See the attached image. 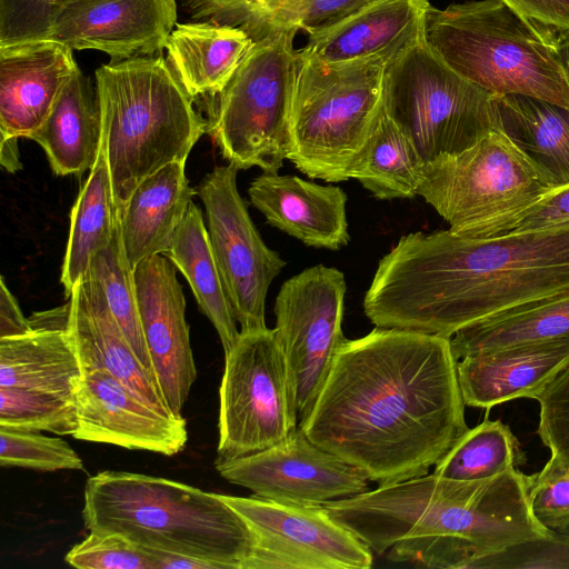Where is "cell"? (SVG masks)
I'll list each match as a JSON object with an SVG mask.
<instances>
[{
	"label": "cell",
	"mask_w": 569,
	"mask_h": 569,
	"mask_svg": "<svg viewBox=\"0 0 569 569\" xmlns=\"http://www.w3.org/2000/svg\"><path fill=\"white\" fill-rule=\"evenodd\" d=\"M267 222L306 246L338 250L348 244L347 194L298 176L263 172L248 189Z\"/></svg>",
	"instance_id": "44dd1931"
},
{
	"label": "cell",
	"mask_w": 569,
	"mask_h": 569,
	"mask_svg": "<svg viewBox=\"0 0 569 569\" xmlns=\"http://www.w3.org/2000/svg\"><path fill=\"white\" fill-rule=\"evenodd\" d=\"M528 500L541 526L569 533V465L551 456L539 472L528 476Z\"/></svg>",
	"instance_id": "74e56055"
},
{
	"label": "cell",
	"mask_w": 569,
	"mask_h": 569,
	"mask_svg": "<svg viewBox=\"0 0 569 569\" xmlns=\"http://www.w3.org/2000/svg\"><path fill=\"white\" fill-rule=\"evenodd\" d=\"M147 550V549H144ZM154 569H218L210 561L160 550H147Z\"/></svg>",
	"instance_id": "bcb514c9"
},
{
	"label": "cell",
	"mask_w": 569,
	"mask_h": 569,
	"mask_svg": "<svg viewBox=\"0 0 569 569\" xmlns=\"http://www.w3.org/2000/svg\"><path fill=\"white\" fill-rule=\"evenodd\" d=\"M345 274L317 264L286 280L274 302L276 332L293 389L299 425L329 376L342 332Z\"/></svg>",
	"instance_id": "7c38bea8"
},
{
	"label": "cell",
	"mask_w": 569,
	"mask_h": 569,
	"mask_svg": "<svg viewBox=\"0 0 569 569\" xmlns=\"http://www.w3.org/2000/svg\"><path fill=\"white\" fill-rule=\"evenodd\" d=\"M194 194L184 162L162 167L134 188L120 211L123 246L133 268L164 254Z\"/></svg>",
	"instance_id": "d4e9b609"
},
{
	"label": "cell",
	"mask_w": 569,
	"mask_h": 569,
	"mask_svg": "<svg viewBox=\"0 0 569 569\" xmlns=\"http://www.w3.org/2000/svg\"><path fill=\"white\" fill-rule=\"evenodd\" d=\"M78 69L72 49L52 39L0 46L1 139L36 131Z\"/></svg>",
	"instance_id": "d6986e66"
},
{
	"label": "cell",
	"mask_w": 569,
	"mask_h": 569,
	"mask_svg": "<svg viewBox=\"0 0 569 569\" xmlns=\"http://www.w3.org/2000/svg\"><path fill=\"white\" fill-rule=\"evenodd\" d=\"M214 468L227 481L279 503L322 506L369 490L361 471L317 446L300 427L273 447L214 460Z\"/></svg>",
	"instance_id": "9a60e30c"
},
{
	"label": "cell",
	"mask_w": 569,
	"mask_h": 569,
	"mask_svg": "<svg viewBox=\"0 0 569 569\" xmlns=\"http://www.w3.org/2000/svg\"><path fill=\"white\" fill-rule=\"evenodd\" d=\"M425 40L447 66L492 96H530L569 109V86L549 30L502 0L430 7Z\"/></svg>",
	"instance_id": "8992f818"
},
{
	"label": "cell",
	"mask_w": 569,
	"mask_h": 569,
	"mask_svg": "<svg viewBox=\"0 0 569 569\" xmlns=\"http://www.w3.org/2000/svg\"><path fill=\"white\" fill-rule=\"evenodd\" d=\"M371 551L383 553L412 538L442 537L482 558L548 536L528 500V476L513 468L483 480L432 473L378 486L322 505Z\"/></svg>",
	"instance_id": "3957f363"
},
{
	"label": "cell",
	"mask_w": 569,
	"mask_h": 569,
	"mask_svg": "<svg viewBox=\"0 0 569 569\" xmlns=\"http://www.w3.org/2000/svg\"><path fill=\"white\" fill-rule=\"evenodd\" d=\"M297 58L288 160L311 179L347 181L382 107L389 60Z\"/></svg>",
	"instance_id": "52a82bcc"
},
{
	"label": "cell",
	"mask_w": 569,
	"mask_h": 569,
	"mask_svg": "<svg viewBox=\"0 0 569 569\" xmlns=\"http://www.w3.org/2000/svg\"><path fill=\"white\" fill-rule=\"evenodd\" d=\"M68 329L77 350L97 357L104 367L142 401L173 416L110 310L101 284L86 276L69 297ZM176 417V416H174Z\"/></svg>",
	"instance_id": "cb8c5ba5"
},
{
	"label": "cell",
	"mask_w": 569,
	"mask_h": 569,
	"mask_svg": "<svg viewBox=\"0 0 569 569\" xmlns=\"http://www.w3.org/2000/svg\"><path fill=\"white\" fill-rule=\"evenodd\" d=\"M216 460L287 440L299 427L286 358L274 329L240 331L224 353Z\"/></svg>",
	"instance_id": "8fae6325"
},
{
	"label": "cell",
	"mask_w": 569,
	"mask_h": 569,
	"mask_svg": "<svg viewBox=\"0 0 569 569\" xmlns=\"http://www.w3.org/2000/svg\"><path fill=\"white\" fill-rule=\"evenodd\" d=\"M565 339H569V291L468 325L450 338V343L459 360L477 352Z\"/></svg>",
	"instance_id": "4dcf8cb0"
},
{
	"label": "cell",
	"mask_w": 569,
	"mask_h": 569,
	"mask_svg": "<svg viewBox=\"0 0 569 569\" xmlns=\"http://www.w3.org/2000/svg\"><path fill=\"white\" fill-rule=\"evenodd\" d=\"M82 519L89 532L117 533L147 550L247 569L254 547L244 519L221 495L142 473L106 470L88 478Z\"/></svg>",
	"instance_id": "277c9868"
},
{
	"label": "cell",
	"mask_w": 569,
	"mask_h": 569,
	"mask_svg": "<svg viewBox=\"0 0 569 569\" xmlns=\"http://www.w3.org/2000/svg\"><path fill=\"white\" fill-rule=\"evenodd\" d=\"M86 276L94 278L101 284L111 312L134 353L153 378L140 322L134 268L123 246L121 217L111 241L96 252Z\"/></svg>",
	"instance_id": "e575fe53"
},
{
	"label": "cell",
	"mask_w": 569,
	"mask_h": 569,
	"mask_svg": "<svg viewBox=\"0 0 569 569\" xmlns=\"http://www.w3.org/2000/svg\"><path fill=\"white\" fill-rule=\"evenodd\" d=\"M78 426L76 399L50 392L0 387V427L73 436Z\"/></svg>",
	"instance_id": "d590c367"
},
{
	"label": "cell",
	"mask_w": 569,
	"mask_h": 569,
	"mask_svg": "<svg viewBox=\"0 0 569 569\" xmlns=\"http://www.w3.org/2000/svg\"><path fill=\"white\" fill-rule=\"evenodd\" d=\"M297 31L256 40L227 87L216 96L209 133L229 163L278 173L288 159L297 76Z\"/></svg>",
	"instance_id": "9c48e42d"
},
{
	"label": "cell",
	"mask_w": 569,
	"mask_h": 569,
	"mask_svg": "<svg viewBox=\"0 0 569 569\" xmlns=\"http://www.w3.org/2000/svg\"><path fill=\"white\" fill-rule=\"evenodd\" d=\"M548 190L529 159L495 130L459 153L427 163L418 196L448 222L451 232L477 237Z\"/></svg>",
	"instance_id": "30bf717a"
},
{
	"label": "cell",
	"mask_w": 569,
	"mask_h": 569,
	"mask_svg": "<svg viewBox=\"0 0 569 569\" xmlns=\"http://www.w3.org/2000/svg\"><path fill=\"white\" fill-rule=\"evenodd\" d=\"M569 569V533L550 530L548 536L513 545L480 559L473 569Z\"/></svg>",
	"instance_id": "ab89813d"
},
{
	"label": "cell",
	"mask_w": 569,
	"mask_h": 569,
	"mask_svg": "<svg viewBox=\"0 0 569 569\" xmlns=\"http://www.w3.org/2000/svg\"><path fill=\"white\" fill-rule=\"evenodd\" d=\"M140 322L152 375L170 412L182 417L197 368L176 266L163 254L134 268Z\"/></svg>",
	"instance_id": "e0dca14e"
},
{
	"label": "cell",
	"mask_w": 569,
	"mask_h": 569,
	"mask_svg": "<svg viewBox=\"0 0 569 569\" xmlns=\"http://www.w3.org/2000/svg\"><path fill=\"white\" fill-rule=\"evenodd\" d=\"M569 291V224L475 238L447 230L402 236L363 298L379 328L451 338L461 328Z\"/></svg>",
	"instance_id": "7a4b0ae2"
},
{
	"label": "cell",
	"mask_w": 569,
	"mask_h": 569,
	"mask_svg": "<svg viewBox=\"0 0 569 569\" xmlns=\"http://www.w3.org/2000/svg\"><path fill=\"white\" fill-rule=\"evenodd\" d=\"M569 224V184L549 189L521 211L486 227L477 237L533 231Z\"/></svg>",
	"instance_id": "7bdbcfd3"
},
{
	"label": "cell",
	"mask_w": 569,
	"mask_h": 569,
	"mask_svg": "<svg viewBox=\"0 0 569 569\" xmlns=\"http://www.w3.org/2000/svg\"><path fill=\"white\" fill-rule=\"evenodd\" d=\"M0 465L46 472L84 469L82 459L62 438L1 427Z\"/></svg>",
	"instance_id": "8d00e7d4"
},
{
	"label": "cell",
	"mask_w": 569,
	"mask_h": 569,
	"mask_svg": "<svg viewBox=\"0 0 569 569\" xmlns=\"http://www.w3.org/2000/svg\"><path fill=\"white\" fill-rule=\"evenodd\" d=\"M457 363L450 338L376 327L343 341L299 427L378 486L425 476L469 429Z\"/></svg>",
	"instance_id": "6da1fadb"
},
{
	"label": "cell",
	"mask_w": 569,
	"mask_h": 569,
	"mask_svg": "<svg viewBox=\"0 0 569 569\" xmlns=\"http://www.w3.org/2000/svg\"><path fill=\"white\" fill-rule=\"evenodd\" d=\"M66 0H0V46L47 39Z\"/></svg>",
	"instance_id": "60d3db41"
},
{
	"label": "cell",
	"mask_w": 569,
	"mask_h": 569,
	"mask_svg": "<svg viewBox=\"0 0 569 569\" xmlns=\"http://www.w3.org/2000/svg\"><path fill=\"white\" fill-rule=\"evenodd\" d=\"M177 24V0H66L47 39L119 61L162 54Z\"/></svg>",
	"instance_id": "ac0fdd59"
},
{
	"label": "cell",
	"mask_w": 569,
	"mask_h": 569,
	"mask_svg": "<svg viewBox=\"0 0 569 569\" xmlns=\"http://www.w3.org/2000/svg\"><path fill=\"white\" fill-rule=\"evenodd\" d=\"M425 166L382 104L350 178L379 200L410 199L418 196Z\"/></svg>",
	"instance_id": "d6a6232c"
},
{
	"label": "cell",
	"mask_w": 569,
	"mask_h": 569,
	"mask_svg": "<svg viewBox=\"0 0 569 569\" xmlns=\"http://www.w3.org/2000/svg\"><path fill=\"white\" fill-rule=\"evenodd\" d=\"M428 0H369L308 33L300 52L326 62L382 57L389 61L425 37Z\"/></svg>",
	"instance_id": "ffe728a7"
},
{
	"label": "cell",
	"mask_w": 569,
	"mask_h": 569,
	"mask_svg": "<svg viewBox=\"0 0 569 569\" xmlns=\"http://www.w3.org/2000/svg\"><path fill=\"white\" fill-rule=\"evenodd\" d=\"M119 217L101 142L99 157L70 212L69 237L60 277L68 298L74 286L84 278L96 252L111 241Z\"/></svg>",
	"instance_id": "1f68e13d"
},
{
	"label": "cell",
	"mask_w": 569,
	"mask_h": 569,
	"mask_svg": "<svg viewBox=\"0 0 569 569\" xmlns=\"http://www.w3.org/2000/svg\"><path fill=\"white\" fill-rule=\"evenodd\" d=\"M548 30L569 86V31Z\"/></svg>",
	"instance_id": "7dc6e473"
},
{
	"label": "cell",
	"mask_w": 569,
	"mask_h": 569,
	"mask_svg": "<svg viewBox=\"0 0 569 569\" xmlns=\"http://www.w3.org/2000/svg\"><path fill=\"white\" fill-rule=\"evenodd\" d=\"M28 139L41 146L58 176L81 174L93 168L102 142L101 111L96 86L80 69Z\"/></svg>",
	"instance_id": "484cf974"
},
{
	"label": "cell",
	"mask_w": 569,
	"mask_h": 569,
	"mask_svg": "<svg viewBox=\"0 0 569 569\" xmlns=\"http://www.w3.org/2000/svg\"><path fill=\"white\" fill-rule=\"evenodd\" d=\"M64 561L81 569H154L147 550L117 533L89 532Z\"/></svg>",
	"instance_id": "f35d334b"
},
{
	"label": "cell",
	"mask_w": 569,
	"mask_h": 569,
	"mask_svg": "<svg viewBox=\"0 0 569 569\" xmlns=\"http://www.w3.org/2000/svg\"><path fill=\"white\" fill-rule=\"evenodd\" d=\"M253 43L239 27L201 20L177 23L166 46L167 60L193 99L216 97Z\"/></svg>",
	"instance_id": "4316f807"
},
{
	"label": "cell",
	"mask_w": 569,
	"mask_h": 569,
	"mask_svg": "<svg viewBox=\"0 0 569 569\" xmlns=\"http://www.w3.org/2000/svg\"><path fill=\"white\" fill-rule=\"evenodd\" d=\"M517 13L539 27L569 31V0H502Z\"/></svg>",
	"instance_id": "ee69618b"
},
{
	"label": "cell",
	"mask_w": 569,
	"mask_h": 569,
	"mask_svg": "<svg viewBox=\"0 0 569 569\" xmlns=\"http://www.w3.org/2000/svg\"><path fill=\"white\" fill-rule=\"evenodd\" d=\"M201 21L243 29L253 41L277 31L326 27L369 0H186Z\"/></svg>",
	"instance_id": "f1b7e54d"
},
{
	"label": "cell",
	"mask_w": 569,
	"mask_h": 569,
	"mask_svg": "<svg viewBox=\"0 0 569 569\" xmlns=\"http://www.w3.org/2000/svg\"><path fill=\"white\" fill-rule=\"evenodd\" d=\"M113 196L121 211L147 177L188 156L209 123L162 54L102 64L94 72Z\"/></svg>",
	"instance_id": "5b68a950"
},
{
	"label": "cell",
	"mask_w": 569,
	"mask_h": 569,
	"mask_svg": "<svg viewBox=\"0 0 569 569\" xmlns=\"http://www.w3.org/2000/svg\"><path fill=\"white\" fill-rule=\"evenodd\" d=\"M537 433L551 456L569 465V361L540 393Z\"/></svg>",
	"instance_id": "b9f144b4"
},
{
	"label": "cell",
	"mask_w": 569,
	"mask_h": 569,
	"mask_svg": "<svg viewBox=\"0 0 569 569\" xmlns=\"http://www.w3.org/2000/svg\"><path fill=\"white\" fill-rule=\"evenodd\" d=\"M569 361V339L533 342L472 353L458 360L466 406L491 409L519 399H538Z\"/></svg>",
	"instance_id": "7402d4cb"
},
{
	"label": "cell",
	"mask_w": 569,
	"mask_h": 569,
	"mask_svg": "<svg viewBox=\"0 0 569 569\" xmlns=\"http://www.w3.org/2000/svg\"><path fill=\"white\" fill-rule=\"evenodd\" d=\"M238 168L217 166L196 192L207 218V230L222 284L240 331L267 328L266 299L270 284L287 262L270 249L237 187Z\"/></svg>",
	"instance_id": "4fadbf2b"
},
{
	"label": "cell",
	"mask_w": 569,
	"mask_h": 569,
	"mask_svg": "<svg viewBox=\"0 0 569 569\" xmlns=\"http://www.w3.org/2000/svg\"><path fill=\"white\" fill-rule=\"evenodd\" d=\"M526 456L510 428L486 418L465 435L435 466V473L453 480H483L525 463Z\"/></svg>",
	"instance_id": "836d02e7"
},
{
	"label": "cell",
	"mask_w": 569,
	"mask_h": 569,
	"mask_svg": "<svg viewBox=\"0 0 569 569\" xmlns=\"http://www.w3.org/2000/svg\"><path fill=\"white\" fill-rule=\"evenodd\" d=\"M78 351L81 378L76 392L78 426L73 438L163 456L181 452L188 441L183 417L164 415L142 401L93 355Z\"/></svg>",
	"instance_id": "2e32d148"
},
{
	"label": "cell",
	"mask_w": 569,
	"mask_h": 569,
	"mask_svg": "<svg viewBox=\"0 0 569 569\" xmlns=\"http://www.w3.org/2000/svg\"><path fill=\"white\" fill-rule=\"evenodd\" d=\"M31 325L19 307L16 297L8 289L4 278L0 281V339L22 336Z\"/></svg>",
	"instance_id": "f6af8a7d"
},
{
	"label": "cell",
	"mask_w": 569,
	"mask_h": 569,
	"mask_svg": "<svg viewBox=\"0 0 569 569\" xmlns=\"http://www.w3.org/2000/svg\"><path fill=\"white\" fill-rule=\"evenodd\" d=\"M382 104L425 164L498 130L493 96L447 66L425 37L387 63Z\"/></svg>",
	"instance_id": "ba28073f"
},
{
	"label": "cell",
	"mask_w": 569,
	"mask_h": 569,
	"mask_svg": "<svg viewBox=\"0 0 569 569\" xmlns=\"http://www.w3.org/2000/svg\"><path fill=\"white\" fill-rule=\"evenodd\" d=\"M163 256L186 278L199 309L214 327L224 353L228 352L240 331L213 257L202 211L193 201Z\"/></svg>",
	"instance_id": "f546056e"
},
{
	"label": "cell",
	"mask_w": 569,
	"mask_h": 569,
	"mask_svg": "<svg viewBox=\"0 0 569 569\" xmlns=\"http://www.w3.org/2000/svg\"><path fill=\"white\" fill-rule=\"evenodd\" d=\"M248 523L254 547L247 569H367L371 549L323 506L221 495Z\"/></svg>",
	"instance_id": "5bb4252c"
},
{
	"label": "cell",
	"mask_w": 569,
	"mask_h": 569,
	"mask_svg": "<svg viewBox=\"0 0 569 569\" xmlns=\"http://www.w3.org/2000/svg\"><path fill=\"white\" fill-rule=\"evenodd\" d=\"M498 130L529 159L548 189L569 184V109L523 94L493 96Z\"/></svg>",
	"instance_id": "83f0119b"
},
{
	"label": "cell",
	"mask_w": 569,
	"mask_h": 569,
	"mask_svg": "<svg viewBox=\"0 0 569 569\" xmlns=\"http://www.w3.org/2000/svg\"><path fill=\"white\" fill-rule=\"evenodd\" d=\"M1 164L10 172L20 168L18 139H1Z\"/></svg>",
	"instance_id": "c3c4849f"
},
{
	"label": "cell",
	"mask_w": 569,
	"mask_h": 569,
	"mask_svg": "<svg viewBox=\"0 0 569 569\" xmlns=\"http://www.w3.org/2000/svg\"><path fill=\"white\" fill-rule=\"evenodd\" d=\"M69 300L33 313L29 332L0 339V387L76 399L81 362L68 329Z\"/></svg>",
	"instance_id": "603a6c76"
}]
</instances>
